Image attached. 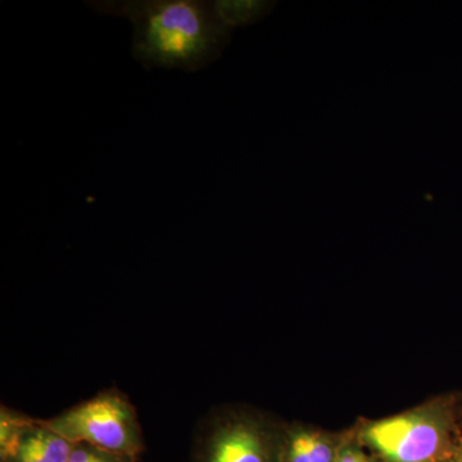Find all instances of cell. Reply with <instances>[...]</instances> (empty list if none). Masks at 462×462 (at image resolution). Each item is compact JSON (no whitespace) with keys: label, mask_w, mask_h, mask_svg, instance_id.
I'll use <instances>...</instances> for the list:
<instances>
[{"label":"cell","mask_w":462,"mask_h":462,"mask_svg":"<svg viewBox=\"0 0 462 462\" xmlns=\"http://www.w3.org/2000/svg\"><path fill=\"white\" fill-rule=\"evenodd\" d=\"M364 448L379 462H443L460 437L455 398L438 396L412 409L354 427Z\"/></svg>","instance_id":"cell-2"},{"label":"cell","mask_w":462,"mask_h":462,"mask_svg":"<svg viewBox=\"0 0 462 462\" xmlns=\"http://www.w3.org/2000/svg\"><path fill=\"white\" fill-rule=\"evenodd\" d=\"M443 462H462V436L458 437V439L456 440L451 452H449Z\"/></svg>","instance_id":"cell-9"},{"label":"cell","mask_w":462,"mask_h":462,"mask_svg":"<svg viewBox=\"0 0 462 462\" xmlns=\"http://www.w3.org/2000/svg\"><path fill=\"white\" fill-rule=\"evenodd\" d=\"M44 421L72 443H87L138 460L144 452L138 412L130 398L117 388L105 389Z\"/></svg>","instance_id":"cell-4"},{"label":"cell","mask_w":462,"mask_h":462,"mask_svg":"<svg viewBox=\"0 0 462 462\" xmlns=\"http://www.w3.org/2000/svg\"><path fill=\"white\" fill-rule=\"evenodd\" d=\"M138 458L132 456L115 454L87 445V443H75L71 455L66 462H138Z\"/></svg>","instance_id":"cell-8"},{"label":"cell","mask_w":462,"mask_h":462,"mask_svg":"<svg viewBox=\"0 0 462 462\" xmlns=\"http://www.w3.org/2000/svg\"><path fill=\"white\" fill-rule=\"evenodd\" d=\"M288 422L247 404H225L200 419L190 462H282Z\"/></svg>","instance_id":"cell-3"},{"label":"cell","mask_w":462,"mask_h":462,"mask_svg":"<svg viewBox=\"0 0 462 462\" xmlns=\"http://www.w3.org/2000/svg\"><path fill=\"white\" fill-rule=\"evenodd\" d=\"M365 462H379V461H378V460H376V458H375V457H374V456H373V455H370V456H369V458H367V460H366V461H365Z\"/></svg>","instance_id":"cell-10"},{"label":"cell","mask_w":462,"mask_h":462,"mask_svg":"<svg viewBox=\"0 0 462 462\" xmlns=\"http://www.w3.org/2000/svg\"><path fill=\"white\" fill-rule=\"evenodd\" d=\"M74 445L44 419L33 418L11 445L0 448V462H66Z\"/></svg>","instance_id":"cell-5"},{"label":"cell","mask_w":462,"mask_h":462,"mask_svg":"<svg viewBox=\"0 0 462 462\" xmlns=\"http://www.w3.org/2000/svg\"><path fill=\"white\" fill-rule=\"evenodd\" d=\"M216 16L226 29L254 25L266 17L275 3L263 0H216L212 2Z\"/></svg>","instance_id":"cell-6"},{"label":"cell","mask_w":462,"mask_h":462,"mask_svg":"<svg viewBox=\"0 0 462 462\" xmlns=\"http://www.w3.org/2000/svg\"><path fill=\"white\" fill-rule=\"evenodd\" d=\"M103 14L124 17L134 27L132 53L147 69L196 72L212 65L229 44L231 32L205 0H106L90 2Z\"/></svg>","instance_id":"cell-1"},{"label":"cell","mask_w":462,"mask_h":462,"mask_svg":"<svg viewBox=\"0 0 462 462\" xmlns=\"http://www.w3.org/2000/svg\"><path fill=\"white\" fill-rule=\"evenodd\" d=\"M282 462H314L310 447V425L305 422H288L285 430Z\"/></svg>","instance_id":"cell-7"}]
</instances>
